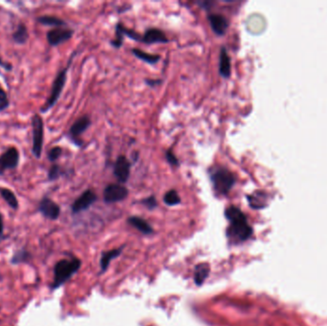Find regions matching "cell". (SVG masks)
I'll list each match as a JSON object with an SVG mask.
<instances>
[{"label": "cell", "instance_id": "cell-20", "mask_svg": "<svg viewBox=\"0 0 327 326\" xmlns=\"http://www.w3.org/2000/svg\"><path fill=\"white\" fill-rule=\"evenodd\" d=\"M0 194L3 197V199L6 201V203L11 206L14 210H18V200L16 194L9 188H0Z\"/></svg>", "mask_w": 327, "mask_h": 326}, {"label": "cell", "instance_id": "cell-8", "mask_svg": "<svg viewBox=\"0 0 327 326\" xmlns=\"http://www.w3.org/2000/svg\"><path fill=\"white\" fill-rule=\"evenodd\" d=\"M74 34L71 29H62V28H54L46 34L47 42L51 46H58L69 40Z\"/></svg>", "mask_w": 327, "mask_h": 326}, {"label": "cell", "instance_id": "cell-23", "mask_svg": "<svg viewBox=\"0 0 327 326\" xmlns=\"http://www.w3.org/2000/svg\"><path fill=\"white\" fill-rule=\"evenodd\" d=\"M164 202L168 206H175L181 202V198L175 190H170L164 196Z\"/></svg>", "mask_w": 327, "mask_h": 326}, {"label": "cell", "instance_id": "cell-14", "mask_svg": "<svg viewBox=\"0 0 327 326\" xmlns=\"http://www.w3.org/2000/svg\"><path fill=\"white\" fill-rule=\"evenodd\" d=\"M142 42L146 44H166L168 42V40L162 30L152 28L146 31L142 36Z\"/></svg>", "mask_w": 327, "mask_h": 326}, {"label": "cell", "instance_id": "cell-30", "mask_svg": "<svg viewBox=\"0 0 327 326\" xmlns=\"http://www.w3.org/2000/svg\"><path fill=\"white\" fill-rule=\"evenodd\" d=\"M146 84L148 86H156L157 84H160L161 82L160 80H146Z\"/></svg>", "mask_w": 327, "mask_h": 326}, {"label": "cell", "instance_id": "cell-11", "mask_svg": "<svg viewBox=\"0 0 327 326\" xmlns=\"http://www.w3.org/2000/svg\"><path fill=\"white\" fill-rule=\"evenodd\" d=\"M97 200V196L91 190H86L82 196L78 197L72 205L73 214H78L88 210L95 201Z\"/></svg>", "mask_w": 327, "mask_h": 326}, {"label": "cell", "instance_id": "cell-24", "mask_svg": "<svg viewBox=\"0 0 327 326\" xmlns=\"http://www.w3.org/2000/svg\"><path fill=\"white\" fill-rule=\"evenodd\" d=\"M62 175V168L58 164H53L48 172V179L50 181H54L56 179H58Z\"/></svg>", "mask_w": 327, "mask_h": 326}, {"label": "cell", "instance_id": "cell-15", "mask_svg": "<svg viewBox=\"0 0 327 326\" xmlns=\"http://www.w3.org/2000/svg\"><path fill=\"white\" fill-rule=\"evenodd\" d=\"M232 72V66H230V58L227 53L225 47L221 48V52L219 56V73L223 78H229Z\"/></svg>", "mask_w": 327, "mask_h": 326}, {"label": "cell", "instance_id": "cell-10", "mask_svg": "<svg viewBox=\"0 0 327 326\" xmlns=\"http://www.w3.org/2000/svg\"><path fill=\"white\" fill-rule=\"evenodd\" d=\"M38 210L44 218L56 220L60 214V208L49 197H44L38 205Z\"/></svg>", "mask_w": 327, "mask_h": 326}, {"label": "cell", "instance_id": "cell-29", "mask_svg": "<svg viewBox=\"0 0 327 326\" xmlns=\"http://www.w3.org/2000/svg\"><path fill=\"white\" fill-rule=\"evenodd\" d=\"M111 44H113L116 48L120 47V45L122 44V33L118 25L116 26V40L114 42H112Z\"/></svg>", "mask_w": 327, "mask_h": 326}, {"label": "cell", "instance_id": "cell-28", "mask_svg": "<svg viewBox=\"0 0 327 326\" xmlns=\"http://www.w3.org/2000/svg\"><path fill=\"white\" fill-rule=\"evenodd\" d=\"M142 204L146 206L148 208L152 210V208H156V206H157V201H156V199H155L154 196H150V197H148V198L144 199L142 201Z\"/></svg>", "mask_w": 327, "mask_h": 326}, {"label": "cell", "instance_id": "cell-2", "mask_svg": "<svg viewBox=\"0 0 327 326\" xmlns=\"http://www.w3.org/2000/svg\"><path fill=\"white\" fill-rule=\"evenodd\" d=\"M80 267V261L76 258L72 260H62L58 261L54 268V282L52 289H56L66 283Z\"/></svg>", "mask_w": 327, "mask_h": 326}, {"label": "cell", "instance_id": "cell-31", "mask_svg": "<svg viewBox=\"0 0 327 326\" xmlns=\"http://www.w3.org/2000/svg\"><path fill=\"white\" fill-rule=\"evenodd\" d=\"M3 219H2V216H1V214H0V238H1V236H2V234H3Z\"/></svg>", "mask_w": 327, "mask_h": 326}, {"label": "cell", "instance_id": "cell-19", "mask_svg": "<svg viewBox=\"0 0 327 326\" xmlns=\"http://www.w3.org/2000/svg\"><path fill=\"white\" fill-rule=\"evenodd\" d=\"M36 22L45 26H53V27H58L60 28L62 26L66 25V22H64L62 18L54 16H48V14H44V16H40L36 18Z\"/></svg>", "mask_w": 327, "mask_h": 326}, {"label": "cell", "instance_id": "cell-17", "mask_svg": "<svg viewBox=\"0 0 327 326\" xmlns=\"http://www.w3.org/2000/svg\"><path fill=\"white\" fill-rule=\"evenodd\" d=\"M12 40L16 44H25L29 40V32L24 23H20L16 30L12 33Z\"/></svg>", "mask_w": 327, "mask_h": 326}, {"label": "cell", "instance_id": "cell-22", "mask_svg": "<svg viewBox=\"0 0 327 326\" xmlns=\"http://www.w3.org/2000/svg\"><path fill=\"white\" fill-rule=\"evenodd\" d=\"M120 252H122V249L109 250V252L102 254V260H100V268H102V270L104 271L108 267L110 261L116 258L120 254Z\"/></svg>", "mask_w": 327, "mask_h": 326}, {"label": "cell", "instance_id": "cell-7", "mask_svg": "<svg viewBox=\"0 0 327 326\" xmlns=\"http://www.w3.org/2000/svg\"><path fill=\"white\" fill-rule=\"evenodd\" d=\"M20 163V152L11 146L0 156V174L6 170H14Z\"/></svg>", "mask_w": 327, "mask_h": 326}, {"label": "cell", "instance_id": "cell-16", "mask_svg": "<svg viewBox=\"0 0 327 326\" xmlns=\"http://www.w3.org/2000/svg\"><path fill=\"white\" fill-rule=\"evenodd\" d=\"M128 223L130 224L132 227L137 228L144 234H150L153 232L152 226L142 218H138V216H132V218H128Z\"/></svg>", "mask_w": 327, "mask_h": 326}, {"label": "cell", "instance_id": "cell-18", "mask_svg": "<svg viewBox=\"0 0 327 326\" xmlns=\"http://www.w3.org/2000/svg\"><path fill=\"white\" fill-rule=\"evenodd\" d=\"M210 272V266L207 263H200L196 267L194 270V282L196 285H202L207 278Z\"/></svg>", "mask_w": 327, "mask_h": 326}, {"label": "cell", "instance_id": "cell-9", "mask_svg": "<svg viewBox=\"0 0 327 326\" xmlns=\"http://www.w3.org/2000/svg\"><path fill=\"white\" fill-rule=\"evenodd\" d=\"M131 164L126 156L120 155L114 164V175L120 183H126L130 175Z\"/></svg>", "mask_w": 327, "mask_h": 326}, {"label": "cell", "instance_id": "cell-25", "mask_svg": "<svg viewBox=\"0 0 327 326\" xmlns=\"http://www.w3.org/2000/svg\"><path fill=\"white\" fill-rule=\"evenodd\" d=\"M10 106L9 98L5 92V90L0 86V112L8 108Z\"/></svg>", "mask_w": 327, "mask_h": 326}, {"label": "cell", "instance_id": "cell-3", "mask_svg": "<svg viewBox=\"0 0 327 326\" xmlns=\"http://www.w3.org/2000/svg\"><path fill=\"white\" fill-rule=\"evenodd\" d=\"M214 190L219 196H227L236 183V177L227 168H218L210 174Z\"/></svg>", "mask_w": 327, "mask_h": 326}, {"label": "cell", "instance_id": "cell-6", "mask_svg": "<svg viewBox=\"0 0 327 326\" xmlns=\"http://www.w3.org/2000/svg\"><path fill=\"white\" fill-rule=\"evenodd\" d=\"M128 196V190L120 184L108 185L104 192V199L106 203H116L124 200Z\"/></svg>", "mask_w": 327, "mask_h": 326}, {"label": "cell", "instance_id": "cell-12", "mask_svg": "<svg viewBox=\"0 0 327 326\" xmlns=\"http://www.w3.org/2000/svg\"><path fill=\"white\" fill-rule=\"evenodd\" d=\"M91 124V120L88 116H82L72 124L69 130V135L71 139L76 142L78 146L82 144V142L78 141V137L84 133L86 130H88V128Z\"/></svg>", "mask_w": 327, "mask_h": 326}, {"label": "cell", "instance_id": "cell-26", "mask_svg": "<svg viewBox=\"0 0 327 326\" xmlns=\"http://www.w3.org/2000/svg\"><path fill=\"white\" fill-rule=\"evenodd\" d=\"M62 148L54 146L48 152V159L51 162H54L62 156Z\"/></svg>", "mask_w": 327, "mask_h": 326}, {"label": "cell", "instance_id": "cell-13", "mask_svg": "<svg viewBox=\"0 0 327 326\" xmlns=\"http://www.w3.org/2000/svg\"><path fill=\"white\" fill-rule=\"evenodd\" d=\"M208 18L210 22V25L214 33L216 34L218 36L225 34L228 27H229V22L224 16L212 14L208 16Z\"/></svg>", "mask_w": 327, "mask_h": 326}, {"label": "cell", "instance_id": "cell-27", "mask_svg": "<svg viewBox=\"0 0 327 326\" xmlns=\"http://www.w3.org/2000/svg\"><path fill=\"white\" fill-rule=\"evenodd\" d=\"M166 158L168 162L172 166H179V161H178V159L176 158L174 153L172 152V150H168V152H166Z\"/></svg>", "mask_w": 327, "mask_h": 326}, {"label": "cell", "instance_id": "cell-5", "mask_svg": "<svg viewBox=\"0 0 327 326\" xmlns=\"http://www.w3.org/2000/svg\"><path fill=\"white\" fill-rule=\"evenodd\" d=\"M32 128H33V152L34 156L36 159L42 157L44 148V124L40 115L34 114L32 117Z\"/></svg>", "mask_w": 327, "mask_h": 326}, {"label": "cell", "instance_id": "cell-21", "mask_svg": "<svg viewBox=\"0 0 327 326\" xmlns=\"http://www.w3.org/2000/svg\"><path fill=\"white\" fill-rule=\"evenodd\" d=\"M131 52L138 58L142 60L148 62V64H154L158 62V60L161 58L159 54H148V53H146V52H144L142 50H140V49H132Z\"/></svg>", "mask_w": 327, "mask_h": 326}, {"label": "cell", "instance_id": "cell-1", "mask_svg": "<svg viewBox=\"0 0 327 326\" xmlns=\"http://www.w3.org/2000/svg\"><path fill=\"white\" fill-rule=\"evenodd\" d=\"M225 216L230 221L227 236L234 241H245L252 234V228L248 224L245 214L238 208L230 206L226 208Z\"/></svg>", "mask_w": 327, "mask_h": 326}, {"label": "cell", "instance_id": "cell-4", "mask_svg": "<svg viewBox=\"0 0 327 326\" xmlns=\"http://www.w3.org/2000/svg\"><path fill=\"white\" fill-rule=\"evenodd\" d=\"M71 60H72V58L69 60L68 66L66 68H64L62 71H60L58 74L56 76L54 82H53V86H52V89H51L50 96L47 98V100L42 106V108H40L42 113L48 112L50 109L54 106V104H56L58 98L60 97L62 92L64 86H66V80H67V71H68V68H69V66L71 64Z\"/></svg>", "mask_w": 327, "mask_h": 326}]
</instances>
